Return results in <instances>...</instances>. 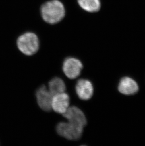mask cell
I'll return each instance as SVG.
<instances>
[{"mask_svg": "<svg viewBox=\"0 0 145 146\" xmlns=\"http://www.w3.org/2000/svg\"><path fill=\"white\" fill-rule=\"evenodd\" d=\"M44 21L51 24H56L63 19L65 15L64 6L59 0H52L45 3L41 9Z\"/></svg>", "mask_w": 145, "mask_h": 146, "instance_id": "obj_1", "label": "cell"}, {"mask_svg": "<svg viewBox=\"0 0 145 146\" xmlns=\"http://www.w3.org/2000/svg\"><path fill=\"white\" fill-rule=\"evenodd\" d=\"M19 51L25 55L31 56L36 54L39 48V41L34 33L27 32L18 37L16 42Z\"/></svg>", "mask_w": 145, "mask_h": 146, "instance_id": "obj_2", "label": "cell"}, {"mask_svg": "<svg viewBox=\"0 0 145 146\" xmlns=\"http://www.w3.org/2000/svg\"><path fill=\"white\" fill-rule=\"evenodd\" d=\"M57 131L63 138L70 141H77L82 136L84 128L69 123L61 122L57 126Z\"/></svg>", "mask_w": 145, "mask_h": 146, "instance_id": "obj_3", "label": "cell"}, {"mask_svg": "<svg viewBox=\"0 0 145 146\" xmlns=\"http://www.w3.org/2000/svg\"><path fill=\"white\" fill-rule=\"evenodd\" d=\"M82 69V62L77 58L69 57L63 62V72L69 79L72 80L77 78L81 74Z\"/></svg>", "mask_w": 145, "mask_h": 146, "instance_id": "obj_4", "label": "cell"}, {"mask_svg": "<svg viewBox=\"0 0 145 146\" xmlns=\"http://www.w3.org/2000/svg\"><path fill=\"white\" fill-rule=\"evenodd\" d=\"M63 116L68 122L78 127L84 128L86 125L87 121L85 114L77 106L69 107Z\"/></svg>", "mask_w": 145, "mask_h": 146, "instance_id": "obj_5", "label": "cell"}, {"mask_svg": "<svg viewBox=\"0 0 145 146\" xmlns=\"http://www.w3.org/2000/svg\"><path fill=\"white\" fill-rule=\"evenodd\" d=\"M36 98L39 106L43 110L49 112L51 110L53 95L45 86H42L36 92Z\"/></svg>", "mask_w": 145, "mask_h": 146, "instance_id": "obj_6", "label": "cell"}, {"mask_svg": "<svg viewBox=\"0 0 145 146\" xmlns=\"http://www.w3.org/2000/svg\"><path fill=\"white\" fill-rule=\"evenodd\" d=\"M77 95L82 100H88L92 97L94 92L93 85L86 79H80L75 85Z\"/></svg>", "mask_w": 145, "mask_h": 146, "instance_id": "obj_7", "label": "cell"}, {"mask_svg": "<svg viewBox=\"0 0 145 146\" xmlns=\"http://www.w3.org/2000/svg\"><path fill=\"white\" fill-rule=\"evenodd\" d=\"M70 98L68 94L63 92L53 96L51 109L59 114H64L69 107Z\"/></svg>", "mask_w": 145, "mask_h": 146, "instance_id": "obj_8", "label": "cell"}, {"mask_svg": "<svg viewBox=\"0 0 145 146\" xmlns=\"http://www.w3.org/2000/svg\"><path fill=\"white\" fill-rule=\"evenodd\" d=\"M118 90L125 95H133L139 90L138 84L135 80L129 77H125L119 81Z\"/></svg>", "mask_w": 145, "mask_h": 146, "instance_id": "obj_9", "label": "cell"}, {"mask_svg": "<svg viewBox=\"0 0 145 146\" xmlns=\"http://www.w3.org/2000/svg\"><path fill=\"white\" fill-rule=\"evenodd\" d=\"M48 86V90L53 96L65 92L66 90V85L64 81L60 78L55 77L51 79L49 81Z\"/></svg>", "mask_w": 145, "mask_h": 146, "instance_id": "obj_10", "label": "cell"}, {"mask_svg": "<svg viewBox=\"0 0 145 146\" xmlns=\"http://www.w3.org/2000/svg\"><path fill=\"white\" fill-rule=\"evenodd\" d=\"M78 3L82 9L89 13H95L100 9V0H78Z\"/></svg>", "mask_w": 145, "mask_h": 146, "instance_id": "obj_11", "label": "cell"}]
</instances>
